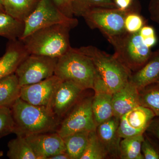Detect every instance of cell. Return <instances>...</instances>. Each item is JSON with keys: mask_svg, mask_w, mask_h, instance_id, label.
I'll use <instances>...</instances> for the list:
<instances>
[{"mask_svg": "<svg viewBox=\"0 0 159 159\" xmlns=\"http://www.w3.org/2000/svg\"><path fill=\"white\" fill-rule=\"evenodd\" d=\"M11 110L14 122L13 133L16 136L56 131L61 122L48 107L32 105L21 98Z\"/></svg>", "mask_w": 159, "mask_h": 159, "instance_id": "1", "label": "cell"}, {"mask_svg": "<svg viewBox=\"0 0 159 159\" xmlns=\"http://www.w3.org/2000/svg\"><path fill=\"white\" fill-rule=\"evenodd\" d=\"M73 29L66 24H56L39 29L20 40L29 54L58 58L71 48L69 33Z\"/></svg>", "mask_w": 159, "mask_h": 159, "instance_id": "2", "label": "cell"}, {"mask_svg": "<svg viewBox=\"0 0 159 159\" xmlns=\"http://www.w3.org/2000/svg\"><path fill=\"white\" fill-rule=\"evenodd\" d=\"M54 75L62 80L73 82L85 90H93L98 74L89 57L78 49L71 48L58 58Z\"/></svg>", "mask_w": 159, "mask_h": 159, "instance_id": "3", "label": "cell"}, {"mask_svg": "<svg viewBox=\"0 0 159 159\" xmlns=\"http://www.w3.org/2000/svg\"><path fill=\"white\" fill-rule=\"evenodd\" d=\"M77 49L92 60L103 85L112 94L121 89L129 82L132 72L113 55L93 46Z\"/></svg>", "mask_w": 159, "mask_h": 159, "instance_id": "4", "label": "cell"}, {"mask_svg": "<svg viewBox=\"0 0 159 159\" xmlns=\"http://www.w3.org/2000/svg\"><path fill=\"white\" fill-rule=\"evenodd\" d=\"M107 40L115 49L114 56L132 73L142 68L152 54L150 48L142 41L139 31H126Z\"/></svg>", "mask_w": 159, "mask_h": 159, "instance_id": "5", "label": "cell"}, {"mask_svg": "<svg viewBox=\"0 0 159 159\" xmlns=\"http://www.w3.org/2000/svg\"><path fill=\"white\" fill-rule=\"evenodd\" d=\"M78 24V20L64 14L53 0H39L35 9L24 21V32L19 39H22L39 29L52 25L66 24L74 28Z\"/></svg>", "mask_w": 159, "mask_h": 159, "instance_id": "6", "label": "cell"}, {"mask_svg": "<svg viewBox=\"0 0 159 159\" xmlns=\"http://www.w3.org/2000/svg\"><path fill=\"white\" fill-rule=\"evenodd\" d=\"M129 8H97L86 12L82 17L90 29H99L108 39L126 32L125 20Z\"/></svg>", "mask_w": 159, "mask_h": 159, "instance_id": "7", "label": "cell"}, {"mask_svg": "<svg viewBox=\"0 0 159 159\" xmlns=\"http://www.w3.org/2000/svg\"><path fill=\"white\" fill-rule=\"evenodd\" d=\"M93 97L83 95L62 119L56 132L62 138L80 131L96 129L97 125L92 109Z\"/></svg>", "mask_w": 159, "mask_h": 159, "instance_id": "8", "label": "cell"}, {"mask_svg": "<svg viewBox=\"0 0 159 159\" xmlns=\"http://www.w3.org/2000/svg\"><path fill=\"white\" fill-rule=\"evenodd\" d=\"M57 58L30 54L15 71L21 87L36 83L53 76Z\"/></svg>", "mask_w": 159, "mask_h": 159, "instance_id": "9", "label": "cell"}, {"mask_svg": "<svg viewBox=\"0 0 159 159\" xmlns=\"http://www.w3.org/2000/svg\"><path fill=\"white\" fill-rule=\"evenodd\" d=\"M85 91L73 82L62 80L55 91L48 107L61 122Z\"/></svg>", "mask_w": 159, "mask_h": 159, "instance_id": "10", "label": "cell"}, {"mask_svg": "<svg viewBox=\"0 0 159 159\" xmlns=\"http://www.w3.org/2000/svg\"><path fill=\"white\" fill-rule=\"evenodd\" d=\"M61 81L54 75L36 83L23 86L21 88L20 98L32 105L48 107Z\"/></svg>", "mask_w": 159, "mask_h": 159, "instance_id": "11", "label": "cell"}, {"mask_svg": "<svg viewBox=\"0 0 159 159\" xmlns=\"http://www.w3.org/2000/svg\"><path fill=\"white\" fill-rule=\"evenodd\" d=\"M25 137L37 159H48L52 156L66 152L63 139L56 131Z\"/></svg>", "mask_w": 159, "mask_h": 159, "instance_id": "12", "label": "cell"}, {"mask_svg": "<svg viewBox=\"0 0 159 159\" xmlns=\"http://www.w3.org/2000/svg\"><path fill=\"white\" fill-rule=\"evenodd\" d=\"M120 119L114 116L97 125L96 134L108 159H120V145L122 139L118 133Z\"/></svg>", "mask_w": 159, "mask_h": 159, "instance_id": "13", "label": "cell"}, {"mask_svg": "<svg viewBox=\"0 0 159 159\" xmlns=\"http://www.w3.org/2000/svg\"><path fill=\"white\" fill-rule=\"evenodd\" d=\"M95 93L92 102V109L97 125L114 116L113 94L107 90L100 80L95 83Z\"/></svg>", "mask_w": 159, "mask_h": 159, "instance_id": "14", "label": "cell"}, {"mask_svg": "<svg viewBox=\"0 0 159 159\" xmlns=\"http://www.w3.org/2000/svg\"><path fill=\"white\" fill-rule=\"evenodd\" d=\"M29 54L20 40H9L6 52L0 57V80L14 74L20 64Z\"/></svg>", "mask_w": 159, "mask_h": 159, "instance_id": "15", "label": "cell"}, {"mask_svg": "<svg viewBox=\"0 0 159 159\" xmlns=\"http://www.w3.org/2000/svg\"><path fill=\"white\" fill-rule=\"evenodd\" d=\"M139 105V90L129 81L124 87L113 94L114 116L116 118L120 119Z\"/></svg>", "mask_w": 159, "mask_h": 159, "instance_id": "16", "label": "cell"}, {"mask_svg": "<svg viewBox=\"0 0 159 159\" xmlns=\"http://www.w3.org/2000/svg\"><path fill=\"white\" fill-rule=\"evenodd\" d=\"M159 79V50L152 52L142 68L131 74L129 82L139 90L156 83Z\"/></svg>", "mask_w": 159, "mask_h": 159, "instance_id": "17", "label": "cell"}, {"mask_svg": "<svg viewBox=\"0 0 159 159\" xmlns=\"http://www.w3.org/2000/svg\"><path fill=\"white\" fill-rule=\"evenodd\" d=\"M21 88L15 73L0 80V108L11 109L20 97Z\"/></svg>", "mask_w": 159, "mask_h": 159, "instance_id": "18", "label": "cell"}, {"mask_svg": "<svg viewBox=\"0 0 159 159\" xmlns=\"http://www.w3.org/2000/svg\"><path fill=\"white\" fill-rule=\"evenodd\" d=\"M5 12L24 22L35 9L39 0H1Z\"/></svg>", "mask_w": 159, "mask_h": 159, "instance_id": "19", "label": "cell"}, {"mask_svg": "<svg viewBox=\"0 0 159 159\" xmlns=\"http://www.w3.org/2000/svg\"><path fill=\"white\" fill-rule=\"evenodd\" d=\"M90 131H80L63 138L66 152L71 159H80L86 147Z\"/></svg>", "mask_w": 159, "mask_h": 159, "instance_id": "20", "label": "cell"}, {"mask_svg": "<svg viewBox=\"0 0 159 159\" xmlns=\"http://www.w3.org/2000/svg\"><path fill=\"white\" fill-rule=\"evenodd\" d=\"M129 124L133 128L144 133L151 121L155 116L152 111L139 105L126 114Z\"/></svg>", "mask_w": 159, "mask_h": 159, "instance_id": "21", "label": "cell"}, {"mask_svg": "<svg viewBox=\"0 0 159 159\" xmlns=\"http://www.w3.org/2000/svg\"><path fill=\"white\" fill-rule=\"evenodd\" d=\"M24 22L5 12H0V36L9 40L19 39L24 31Z\"/></svg>", "mask_w": 159, "mask_h": 159, "instance_id": "22", "label": "cell"}, {"mask_svg": "<svg viewBox=\"0 0 159 159\" xmlns=\"http://www.w3.org/2000/svg\"><path fill=\"white\" fill-rule=\"evenodd\" d=\"M7 156L10 159H37L25 137L16 136L8 143Z\"/></svg>", "mask_w": 159, "mask_h": 159, "instance_id": "23", "label": "cell"}, {"mask_svg": "<svg viewBox=\"0 0 159 159\" xmlns=\"http://www.w3.org/2000/svg\"><path fill=\"white\" fill-rule=\"evenodd\" d=\"M144 138L142 134L122 139L120 145V159H144L142 153Z\"/></svg>", "mask_w": 159, "mask_h": 159, "instance_id": "24", "label": "cell"}, {"mask_svg": "<svg viewBox=\"0 0 159 159\" xmlns=\"http://www.w3.org/2000/svg\"><path fill=\"white\" fill-rule=\"evenodd\" d=\"M71 6L73 14L77 16L97 8H118L113 0H72Z\"/></svg>", "mask_w": 159, "mask_h": 159, "instance_id": "25", "label": "cell"}, {"mask_svg": "<svg viewBox=\"0 0 159 159\" xmlns=\"http://www.w3.org/2000/svg\"><path fill=\"white\" fill-rule=\"evenodd\" d=\"M140 105L149 108L159 116V86L156 83L139 90Z\"/></svg>", "mask_w": 159, "mask_h": 159, "instance_id": "26", "label": "cell"}, {"mask_svg": "<svg viewBox=\"0 0 159 159\" xmlns=\"http://www.w3.org/2000/svg\"><path fill=\"white\" fill-rule=\"evenodd\" d=\"M108 159L96 134V129L91 131L84 152L80 159Z\"/></svg>", "mask_w": 159, "mask_h": 159, "instance_id": "27", "label": "cell"}, {"mask_svg": "<svg viewBox=\"0 0 159 159\" xmlns=\"http://www.w3.org/2000/svg\"><path fill=\"white\" fill-rule=\"evenodd\" d=\"M14 122L11 109L0 108V139L13 133Z\"/></svg>", "mask_w": 159, "mask_h": 159, "instance_id": "28", "label": "cell"}, {"mask_svg": "<svg viewBox=\"0 0 159 159\" xmlns=\"http://www.w3.org/2000/svg\"><path fill=\"white\" fill-rule=\"evenodd\" d=\"M145 25V21L143 18L137 12L129 10L125 20L126 31L129 33H136Z\"/></svg>", "mask_w": 159, "mask_h": 159, "instance_id": "29", "label": "cell"}, {"mask_svg": "<svg viewBox=\"0 0 159 159\" xmlns=\"http://www.w3.org/2000/svg\"><path fill=\"white\" fill-rule=\"evenodd\" d=\"M142 145V153L144 159H159V147L153 140L144 134Z\"/></svg>", "mask_w": 159, "mask_h": 159, "instance_id": "30", "label": "cell"}, {"mask_svg": "<svg viewBox=\"0 0 159 159\" xmlns=\"http://www.w3.org/2000/svg\"><path fill=\"white\" fill-rule=\"evenodd\" d=\"M118 133L122 139L144 134L131 127L127 121L126 114L120 118L118 127Z\"/></svg>", "mask_w": 159, "mask_h": 159, "instance_id": "31", "label": "cell"}, {"mask_svg": "<svg viewBox=\"0 0 159 159\" xmlns=\"http://www.w3.org/2000/svg\"><path fill=\"white\" fill-rule=\"evenodd\" d=\"M142 41L148 48L153 47L157 43L154 29L151 26L145 25L139 31Z\"/></svg>", "mask_w": 159, "mask_h": 159, "instance_id": "32", "label": "cell"}, {"mask_svg": "<svg viewBox=\"0 0 159 159\" xmlns=\"http://www.w3.org/2000/svg\"><path fill=\"white\" fill-rule=\"evenodd\" d=\"M145 133L159 147V116L154 117Z\"/></svg>", "mask_w": 159, "mask_h": 159, "instance_id": "33", "label": "cell"}, {"mask_svg": "<svg viewBox=\"0 0 159 159\" xmlns=\"http://www.w3.org/2000/svg\"><path fill=\"white\" fill-rule=\"evenodd\" d=\"M56 6L64 14L69 17H73L71 3L69 0H53Z\"/></svg>", "mask_w": 159, "mask_h": 159, "instance_id": "34", "label": "cell"}, {"mask_svg": "<svg viewBox=\"0 0 159 159\" xmlns=\"http://www.w3.org/2000/svg\"><path fill=\"white\" fill-rule=\"evenodd\" d=\"M152 19L159 25V0H152L149 6Z\"/></svg>", "mask_w": 159, "mask_h": 159, "instance_id": "35", "label": "cell"}, {"mask_svg": "<svg viewBox=\"0 0 159 159\" xmlns=\"http://www.w3.org/2000/svg\"><path fill=\"white\" fill-rule=\"evenodd\" d=\"M117 7L122 9H127L130 7L133 0H113Z\"/></svg>", "mask_w": 159, "mask_h": 159, "instance_id": "36", "label": "cell"}, {"mask_svg": "<svg viewBox=\"0 0 159 159\" xmlns=\"http://www.w3.org/2000/svg\"><path fill=\"white\" fill-rule=\"evenodd\" d=\"M48 159H71V158L68 154L66 152L52 156Z\"/></svg>", "mask_w": 159, "mask_h": 159, "instance_id": "37", "label": "cell"}, {"mask_svg": "<svg viewBox=\"0 0 159 159\" xmlns=\"http://www.w3.org/2000/svg\"><path fill=\"white\" fill-rule=\"evenodd\" d=\"M5 12V10H4L2 4V1H1V0H0V12Z\"/></svg>", "mask_w": 159, "mask_h": 159, "instance_id": "38", "label": "cell"}, {"mask_svg": "<svg viewBox=\"0 0 159 159\" xmlns=\"http://www.w3.org/2000/svg\"><path fill=\"white\" fill-rule=\"evenodd\" d=\"M4 155V152L2 151H0V157L3 156Z\"/></svg>", "mask_w": 159, "mask_h": 159, "instance_id": "39", "label": "cell"}, {"mask_svg": "<svg viewBox=\"0 0 159 159\" xmlns=\"http://www.w3.org/2000/svg\"><path fill=\"white\" fill-rule=\"evenodd\" d=\"M156 83L157 84H158V85L159 86V79L158 80L157 82Z\"/></svg>", "mask_w": 159, "mask_h": 159, "instance_id": "40", "label": "cell"}, {"mask_svg": "<svg viewBox=\"0 0 159 159\" xmlns=\"http://www.w3.org/2000/svg\"><path fill=\"white\" fill-rule=\"evenodd\" d=\"M69 1H70V2L71 3V2H72V0H69Z\"/></svg>", "mask_w": 159, "mask_h": 159, "instance_id": "41", "label": "cell"}]
</instances>
